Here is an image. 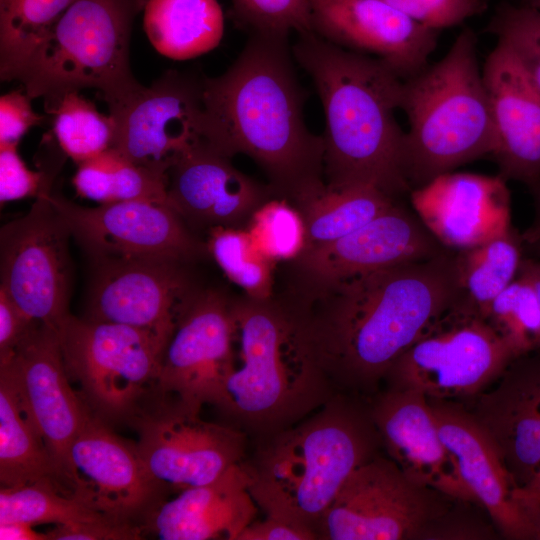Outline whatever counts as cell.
Returning a JSON list of instances; mask_svg holds the SVG:
<instances>
[{
    "instance_id": "cell-1",
    "label": "cell",
    "mask_w": 540,
    "mask_h": 540,
    "mask_svg": "<svg viewBox=\"0 0 540 540\" xmlns=\"http://www.w3.org/2000/svg\"><path fill=\"white\" fill-rule=\"evenodd\" d=\"M456 251L361 273L328 284L286 289L337 392H378L395 362L457 299Z\"/></svg>"
},
{
    "instance_id": "cell-2",
    "label": "cell",
    "mask_w": 540,
    "mask_h": 540,
    "mask_svg": "<svg viewBox=\"0 0 540 540\" xmlns=\"http://www.w3.org/2000/svg\"><path fill=\"white\" fill-rule=\"evenodd\" d=\"M288 35L251 33L233 64L204 78L203 140L250 157L276 197L296 204L325 186L323 139L307 128Z\"/></svg>"
},
{
    "instance_id": "cell-3",
    "label": "cell",
    "mask_w": 540,
    "mask_h": 540,
    "mask_svg": "<svg viewBox=\"0 0 540 540\" xmlns=\"http://www.w3.org/2000/svg\"><path fill=\"white\" fill-rule=\"evenodd\" d=\"M294 59L308 73L324 111V181L329 188L374 186L410 193L403 169V80L380 59L337 46L314 32L298 34Z\"/></svg>"
},
{
    "instance_id": "cell-4",
    "label": "cell",
    "mask_w": 540,
    "mask_h": 540,
    "mask_svg": "<svg viewBox=\"0 0 540 540\" xmlns=\"http://www.w3.org/2000/svg\"><path fill=\"white\" fill-rule=\"evenodd\" d=\"M232 354L213 406L250 441L300 422L336 393L290 308L232 297Z\"/></svg>"
},
{
    "instance_id": "cell-5",
    "label": "cell",
    "mask_w": 540,
    "mask_h": 540,
    "mask_svg": "<svg viewBox=\"0 0 540 540\" xmlns=\"http://www.w3.org/2000/svg\"><path fill=\"white\" fill-rule=\"evenodd\" d=\"M249 492L265 516L314 535L347 478L380 452L366 399L337 392L293 426L250 441Z\"/></svg>"
},
{
    "instance_id": "cell-6",
    "label": "cell",
    "mask_w": 540,
    "mask_h": 540,
    "mask_svg": "<svg viewBox=\"0 0 540 540\" xmlns=\"http://www.w3.org/2000/svg\"><path fill=\"white\" fill-rule=\"evenodd\" d=\"M403 169L410 189L491 155L494 133L477 58V37L463 29L438 62L403 80Z\"/></svg>"
},
{
    "instance_id": "cell-7",
    "label": "cell",
    "mask_w": 540,
    "mask_h": 540,
    "mask_svg": "<svg viewBox=\"0 0 540 540\" xmlns=\"http://www.w3.org/2000/svg\"><path fill=\"white\" fill-rule=\"evenodd\" d=\"M147 0H74L20 68L19 80L45 108L69 92L98 89L108 106L141 84L131 72L132 24Z\"/></svg>"
},
{
    "instance_id": "cell-8",
    "label": "cell",
    "mask_w": 540,
    "mask_h": 540,
    "mask_svg": "<svg viewBox=\"0 0 540 540\" xmlns=\"http://www.w3.org/2000/svg\"><path fill=\"white\" fill-rule=\"evenodd\" d=\"M56 331L69 377L90 413L105 423L129 424L157 393L165 344L154 335L70 313Z\"/></svg>"
},
{
    "instance_id": "cell-9",
    "label": "cell",
    "mask_w": 540,
    "mask_h": 540,
    "mask_svg": "<svg viewBox=\"0 0 540 540\" xmlns=\"http://www.w3.org/2000/svg\"><path fill=\"white\" fill-rule=\"evenodd\" d=\"M515 358L485 318L455 301L395 360L383 382L428 399H474Z\"/></svg>"
},
{
    "instance_id": "cell-10",
    "label": "cell",
    "mask_w": 540,
    "mask_h": 540,
    "mask_svg": "<svg viewBox=\"0 0 540 540\" xmlns=\"http://www.w3.org/2000/svg\"><path fill=\"white\" fill-rule=\"evenodd\" d=\"M455 502L379 453L347 478L319 520L316 540H430Z\"/></svg>"
},
{
    "instance_id": "cell-11",
    "label": "cell",
    "mask_w": 540,
    "mask_h": 540,
    "mask_svg": "<svg viewBox=\"0 0 540 540\" xmlns=\"http://www.w3.org/2000/svg\"><path fill=\"white\" fill-rule=\"evenodd\" d=\"M200 408L156 393L129 422L144 466L164 490L207 484L245 460L249 437L226 423L208 422Z\"/></svg>"
},
{
    "instance_id": "cell-12",
    "label": "cell",
    "mask_w": 540,
    "mask_h": 540,
    "mask_svg": "<svg viewBox=\"0 0 540 540\" xmlns=\"http://www.w3.org/2000/svg\"><path fill=\"white\" fill-rule=\"evenodd\" d=\"M43 189L0 231V289L32 321L57 329L69 314L71 261L63 216Z\"/></svg>"
},
{
    "instance_id": "cell-13",
    "label": "cell",
    "mask_w": 540,
    "mask_h": 540,
    "mask_svg": "<svg viewBox=\"0 0 540 540\" xmlns=\"http://www.w3.org/2000/svg\"><path fill=\"white\" fill-rule=\"evenodd\" d=\"M204 78L169 70L109 106L112 147L132 162L168 175L175 162L203 139Z\"/></svg>"
},
{
    "instance_id": "cell-14",
    "label": "cell",
    "mask_w": 540,
    "mask_h": 540,
    "mask_svg": "<svg viewBox=\"0 0 540 540\" xmlns=\"http://www.w3.org/2000/svg\"><path fill=\"white\" fill-rule=\"evenodd\" d=\"M50 199L96 262L159 258L186 263L206 246L167 203L133 200L84 207L52 193Z\"/></svg>"
},
{
    "instance_id": "cell-15",
    "label": "cell",
    "mask_w": 540,
    "mask_h": 540,
    "mask_svg": "<svg viewBox=\"0 0 540 540\" xmlns=\"http://www.w3.org/2000/svg\"><path fill=\"white\" fill-rule=\"evenodd\" d=\"M65 485L97 511L141 526L163 501L164 489L147 472L136 443L90 412L69 447Z\"/></svg>"
},
{
    "instance_id": "cell-16",
    "label": "cell",
    "mask_w": 540,
    "mask_h": 540,
    "mask_svg": "<svg viewBox=\"0 0 540 540\" xmlns=\"http://www.w3.org/2000/svg\"><path fill=\"white\" fill-rule=\"evenodd\" d=\"M232 297L193 289L177 315L160 364L157 393L213 405L232 354Z\"/></svg>"
},
{
    "instance_id": "cell-17",
    "label": "cell",
    "mask_w": 540,
    "mask_h": 540,
    "mask_svg": "<svg viewBox=\"0 0 540 540\" xmlns=\"http://www.w3.org/2000/svg\"><path fill=\"white\" fill-rule=\"evenodd\" d=\"M445 247L400 201L333 242L304 250L288 264L286 289L328 284L377 269L438 255Z\"/></svg>"
},
{
    "instance_id": "cell-18",
    "label": "cell",
    "mask_w": 540,
    "mask_h": 540,
    "mask_svg": "<svg viewBox=\"0 0 540 540\" xmlns=\"http://www.w3.org/2000/svg\"><path fill=\"white\" fill-rule=\"evenodd\" d=\"M41 434L66 489L67 454L90 412L69 382L57 331L34 323L16 348L0 355Z\"/></svg>"
},
{
    "instance_id": "cell-19",
    "label": "cell",
    "mask_w": 540,
    "mask_h": 540,
    "mask_svg": "<svg viewBox=\"0 0 540 540\" xmlns=\"http://www.w3.org/2000/svg\"><path fill=\"white\" fill-rule=\"evenodd\" d=\"M184 263L159 258L97 262L87 318L146 331L165 346L194 289Z\"/></svg>"
},
{
    "instance_id": "cell-20",
    "label": "cell",
    "mask_w": 540,
    "mask_h": 540,
    "mask_svg": "<svg viewBox=\"0 0 540 540\" xmlns=\"http://www.w3.org/2000/svg\"><path fill=\"white\" fill-rule=\"evenodd\" d=\"M273 197L268 183L238 170L231 158L203 139L168 171V205L194 234L217 227L245 228L256 209Z\"/></svg>"
},
{
    "instance_id": "cell-21",
    "label": "cell",
    "mask_w": 540,
    "mask_h": 540,
    "mask_svg": "<svg viewBox=\"0 0 540 540\" xmlns=\"http://www.w3.org/2000/svg\"><path fill=\"white\" fill-rule=\"evenodd\" d=\"M311 26L337 46L380 59L402 80L428 66L440 32L383 0H315Z\"/></svg>"
},
{
    "instance_id": "cell-22",
    "label": "cell",
    "mask_w": 540,
    "mask_h": 540,
    "mask_svg": "<svg viewBox=\"0 0 540 540\" xmlns=\"http://www.w3.org/2000/svg\"><path fill=\"white\" fill-rule=\"evenodd\" d=\"M367 401L382 448L409 478L454 500L478 505L439 436L425 395L385 388Z\"/></svg>"
},
{
    "instance_id": "cell-23",
    "label": "cell",
    "mask_w": 540,
    "mask_h": 540,
    "mask_svg": "<svg viewBox=\"0 0 540 540\" xmlns=\"http://www.w3.org/2000/svg\"><path fill=\"white\" fill-rule=\"evenodd\" d=\"M410 200L428 230L455 251L512 229L510 194L500 175L452 171L412 189Z\"/></svg>"
},
{
    "instance_id": "cell-24",
    "label": "cell",
    "mask_w": 540,
    "mask_h": 540,
    "mask_svg": "<svg viewBox=\"0 0 540 540\" xmlns=\"http://www.w3.org/2000/svg\"><path fill=\"white\" fill-rule=\"evenodd\" d=\"M482 73L494 133L491 156L499 175L532 188L540 178V92L500 42Z\"/></svg>"
},
{
    "instance_id": "cell-25",
    "label": "cell",
    "mask_w": 540,
    "mask_h": 540,
    "mask_svg": "<svg viewBox=\"0 0 540 540\" xmlns=\"http://www.w3.org/2000/svg\"><path fill=\"white\" fill-rule=\"evenodd\" d=\"M428 400L439 436L478 505L504 538L529 540L513 498L517 486L490 436L459 401Z\"/></svg>"
},
{
    "instance_id": "cell-26",
    "label": "cell",
    "mask_w": 540,
    "mask_h": 540,
    "mask_svg": "<svg viewBox=\"0 0 540 540\" xmlns=\"http://www.w3.org/2000/svg\"><path fill=\"white\" fill-rule=\"evenodd\" d=\"M515 358L470 410L496 445L516 486L540 466V352Z\"/></svg>"
},
{
    "instance_id": "cell-27",
    "label": "cell",
    "mask_w": 540,
    "mask_h": 540,
    "mask_svg": "<svg viewBox=\"0 0 540 540\" xmlns=\"http://www.w3.org/2000/svg\"><path fill=\"white\" fill-rule=\"evenodd\" d=\"M258 510L242 461L207 484L161 501L142 527L163 540H237Z\"/></svg>"
},
{
    "instance_id": "cell-28",
    "label": "cell",
    "mask_w": 540,
    "mask_h": 540,
    "mask_svg": "<svg viewBox=\"0 0 540 540\" xmlns=\"http://www.w3.org/2000/svg\"><path fill=\"white\" fill-rule=\"evenodd\" d=\"M46 480L62 488L52 456L11 373L0 365L1 487L13 488Z\"/></svg>"
},
{
    "instance_id": "cell-29",
    "label": "cell",
    "mask_w": 540,
    "mask_h": 540,
    "mask_svg": "<svg viewBox=\"0 0 540 540\" xmlns=\"http://www.w3.org/2000/svg\"><path fill=\"white\" fill-rule=\"evenodd\" d=\"M144 30L154 48L174 60H187L221 41L224 17L217 0H147Z\"/></svg>"
},
{
    "instance_id": "cell-30",
    "label": "cell",
    "mask_w": 540,
    "mask_h": 540,
    "mask_svg": "<svg viewBox=\"0 0 540 540\" xmlns=\"http://www.w3.org/2000/svg\"><path fill=\"white\" fill-rule=\"evenodd\" d=\"M398 201L370 185L329 188L325 184L322 189L294 204L304 220V250L350 234Z\"/></svg>"
},
{
    "instance_id": "cell-31",
    "label": "cell",
    "mask_w": 540,
    "mask_h": 540,
    "mask_svg": "<svg viewBox=\"0 0 540 540\" xmlns=\"http://www.w3.org/2000/svg\"><path fill=\"white\" fill-rule=\"evenodd\" d=\"M522 240L512 228L456 251V301L486 319L492 302L518 276L523 259Z\"/></svg>"
},
{
    "instance_id": "cell-32",
    "label": "cell",
    "mask_w": 540,
    "mask_h": 540,
    "mask_svg": "<svg viewBox=\"0 0 540 540\" xmlns=\"http://www.w3.org/2000/svg\"><path fill=\"white\" fill-rule=\"evenodd\" d=\"M72 183L78 195L100 204L133 200L168 204V175L132 162L113 147L78 164Z\"/></svg>"
},
{
    "instance_id": "cell-33",
    "label": "cell",
    "mask_w": 540,
    "mask_h": 540,
    "mask_svg": "<svg viewBox=\"0 0 540 540\" xmlns=\"http://www.w3.org/2000/svg\"><path fill=\"white\" fill-rule=\"evenodd\" d=\"M74 0H0V76L15 80L20 68Z\"/></svg>"
},
{
    "instance_id": "cell-34",
    "label": "cell",
    "mask_w": 540,
    "mask_h": 540,
    "mask_svg": "<svg viewBox=\"0 0 540 540\" xmlns=\"http://www.w3.org/2000/svg\"><path fill=\"white\" fill-rule=\"evenodd\" d=\"M102 519L113 518L65 491L54 481L1 487L0 490V523L17 521L32 525H72Z\"/></svg>"
},
{
    "instance_id": "cell-35",
    "label": "cell",
    "mask_w": 540,
    "mask_h": 540,
    "mask_svg": "<svg viewBox=\"0 0 540 540\" xmlns=\"http://www.w3.org/2000/svg\"><path fill=\"white\" fill-rule=\"evenodd\" d=\"M53 115V135L61 151L80 164L113 145L115 123L79 92H69L45 108Z\"/></svg>"
},
{
    "instance_id": "cell-36",
    "label": "cell",
    "mask_w": 540,
    "mask_h": 540,
    "mask_svg": "<svg viewBox=\"0 0 540 540\" xmlns=\"http://www.w3.org/2000/svg\"><path fill=\"white\" fill-rule=\"evenodd\" d=\"M207 234V251L244 294L256 299L274 296L276 263L262 253L246 228L217 227Z\"/></svg>"
},
{
    "instance_id": "cell-37",
    "label": "cell",
    "mask_w": 540,
    "mask_h": 540,
    "mask_svg": "<svg viewBox=\"0 0 540 540\" xmlns=\"http://www.w3.org/2000/svg\"><path fill=\"white\" fill-rule=\"evenodd\" d=\"M486 320L516 358L540 349V304L525 278H517L492 302Z\"/></svg>"
},
{
    "instance_id": "cell-38",
    "label": "cell",
    "mask_w": 540,
    "mask_h": 540,
    "mask_svg": "<svg viewBox=\"0 0 540 540\" xmlns=\"http://www.w3.org/2000/svg\"><path fill=\"white\" fill-rule=\"evenodd\" d=\"M245 228L256 246L275 263L289 262L304 250V220L298 208L287 199L273 197L263 203Z\"/></svg>"
},
{
    "instance_id": "cell-39",
    "label": "cell",
    "mask_w": 540,
    "mask_h": 540,
    "mask_svg": "<svg viewBox=\"0 0 540 540\" xmlns=\"http://www.w3.org/2000/svg\"><path fill=\"white\" fill-rule=\"evenodd\" d=\"M487 31L510 50L540 92V10L502 3Z\"/></svg>"
},
{
    "instance_id": "cell-40",
    "label": "cell",
    "mask_w": 540,
    "mask_h": 540,
    "mask_svg": "<svg viewBox=\"0 0 540 540\" xmlns=\"http://www.w3.org/2000/svg\"><path fill=\"white\" fill-rule=\"evenodd\" d=\"M238 23L251 33L288 35L312 31L315 0H231Z\"/></svg>"
},
{
    "instance_id": "cell-41",
    "label": "cell",
    "mask_w": 540,
    "mask_h": 540,
    "mask_svg": "<svg viewBox=\"0 0 540 540\" xmlns=\"http://www.w3.org/2000/svg\"><path fill=\"white\" fill-rule=\"evenodd\" d=\"M18 145H0V201L1 203L37 197L52 186L61 163L41 171L30 170L17 152Z\"/></svg>"
},
{
    "instance_id": "cell-42",
    "label": "cell",
    "mask_w": 540,
    "mask_h": 540,
    "mask_svg": "<svg viewBox=\"0 0 540 540\" xmlns=\"http://www.w3.org/2000/svg\"><path fill=\"white\" fill-rule=\"evenodd\" d=\"M417 23L437 31L482 14L486 0H383Z\"/></svg>"
},
{
    "instance_id": "cell-43",
    "label": "cell",
    "mask_w": 540,
    "mask_h": 540,
    "mask_svg": "<svg viewBox=\"0 0 540 540\" xmlns=\"http://www.w3.org/2000/svg\"><path fill=\"white\" fill-rule=\"evenodd\" d=\"M144 532L141 525L113 519H102L72 525H55L49 540H137Z\"/></svg>"
},
{
    "instance_id": "cell-44",
    "label": "cell",
    "mask_w": 540,
    "mask_h": 540,
    "mask_svg": "<svg viewBox=\"0 0 540 540\" xmlns=\"http://www.w3.org/2000/svg\"><path fill=\"white\" fill-rule=\"evenodd\" d=\"M31 98L21 91H11L0 98V145H18L28 130L41 123Z\"/></svg>"
},
{
    "instance_id": "cell-45",
    "label": "cell",
    "mask_w": 540,
    "mask_h": 540,
    "mask_svg": "<svg viewBox=\"0 0 540 540\" xmlns=\"http://www.w3.org/2000/svg\"><path fill=\"white\" fill-rule=\"evenodd\" d=\"M34 323L0 289V355L12 352Z\"/></svg>"
},
{
    "instance_id": "cell-46",
    "label": "cell",
    "mask_w": 540,
    "mask_h": 540,
    "mask_svg": "<svg viewBox=\"0 0 540 540\" xmlns=\"http://www.w3.org/2000/svg\"><path fill=\"white\" fill-rule=\"evenodd\" d=\"M237 540H316L314 535L283 520L265 516L252 521Z\"/></svg>"
},
{
    "instance_id": "cell-47",
    "label": "cell",
    "mask_w": 540,
    "mask_h": 540,
    "mask_svg": "<svg viewBox=\"0 0 540 540\" xmlns=\"http://www.w3.org/2000/svg\"><path fill=\"white\" fill-rule=\"evenodd\" d=\"M513 498L529 531V540H540V500L523 496L513 490Z\"/></svg>"
},
{
    "instance_id": "cell-48",
    "label": "cell",
    "mask_w": 540,
    "mask_h": 540,
    "mask_svg": "<svg viewBox=\"0 0 540 540\" xmlns=\"http://www.w3.org/2000/svg\"><path fill=\"white\" fill-rule=\"evenodd\" d=\"M1 540H49L47 533L33 529V525L25 522L0 523Z\"/></svg>"
},
{
    "instance_id": "cell-49",
    "label": "cell",
    "mask_w": 540,
    "mask_h": 540,
    "mask_svg": "<svg viewBox=\"0 0 540 540\" xmlns=\"http://www.w3.org/2000/svg\"><path fill=\"white\" fill-rule=\"evenodd\" d=\"M518 275L529 281L540 304V259L523 258Z\"/></svg>"
},
{
    "instance_id": "cell-50",
    "label": "cell",
    "mask_w": 540,
    "mask_h": 540,
    "mask_svg": "<svg viewBox=\"0 0 540 540\" xmlns=\"http://www.w3.org/2000/svg\"><path fill=\"white\" fill-rule=\"evenodd\" d=\"M515 491L523 496L540 500V466L524 485L515 487Z\"/></svg>"
},
{
    "instance_id": "cell-51",
    "label": "cell",
    "mask_w": 540,
    "mask_h": 540,
    "mask_svg": "<svg viewBox=\"0 0 540 540\" xmlns=\"http://www.w3.org/2000/svg\"><path fill=\"white\" fill-rule=\"evenodd\" d=\"M531 189L535 197V219L523 236L540 234V178Z\"/></svg>"
},
{
    "instance_id": "cell-52",
    "label": "cell",
    "mask_w": 540,
    "mask_h": 540,
    "mask_svg": "<svg viewBox=\"0 0 540 540\" xmlns=\"http://www.w3.org/2000/svg\"><path fill=\"white\" fill-rule=\"evenodd\" d=\"M522 239L528 243V245L540 258V234L522 237Z\"/></svg>"
},
{
    "instance_id": "cell-53",
    "label": "cell",
    "mask_w": 540,
    "mask_h": 540,
    "mask_svg": "<svg viewBox=\"0 0 540 540\" xmlns=\"http://www.w3.org/2000/svg\"><path fill=\"white\" fill-rule=\"evenodd\" d=\"M520 4L540 10V0H521Z\"/></svg>"
}]
</instances>
